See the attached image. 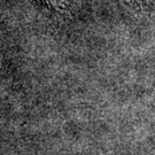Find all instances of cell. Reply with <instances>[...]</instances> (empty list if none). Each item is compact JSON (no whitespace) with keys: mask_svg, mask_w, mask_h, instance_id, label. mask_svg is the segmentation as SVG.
<instances>
[{"mask_svg":"<svg viewBox=\"0 0 155 155\" xmlns=\"http://www.w3.org/2000/svg\"><path fill=\"white\" fill-rule=\"evenodd\" d=\"M40 1L52 11L59 12V13L67 12L71 4V0H40Z\"/></svg>","mask_w":155,"mask_h":155,"instance_id":"1","label":"cell"}]
</instances>
